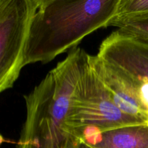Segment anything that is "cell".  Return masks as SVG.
Here are the masks:
<instances>
[{
	"label": "cell",
	"instance_id": "1",
	"mask_svg": "<svg viewBox=\"0 0 148 148\" xmlns=\"http://www.w3.org/2000/svg\"><path fill=\"white\" fill-rule=\"evenodd\" d=\"M84 52L79 48L72 49L24 95L26 119L17 148H75L79 144L69 119Z\"/></svg>",
	"mask_w": 148,
	"mask_h": 148
},
{
	"label": "cell",
	"instance_id": "5",
	"mask_svg": "<svg viewBox=\"0 0 148 148\" xmlns=\"http://www.w3.org/2000/svg\"><path fill=\"white\" fill-rule=\"evenodd\" d=\"M97 56L130 85L148 84V40L117 30L102 42Z\"/></svg>",
	"mask_w": 148,
	"mask_h": 148
},
{
	"label": "cell",
	"instance_id": "7",
	"mask_svg": "<svg viewBox=\"0 0 148 148\" xmlns=\"http://www.w3.org/2000/svg\"><path fill=\"white\" fill-rule=\"evenodd\" d=\"M79 143L88 148H148V124L86 132L81 134Z\"/></svg>",
	"mask_w": 148,
	"mask_h": 148
},
{
	"label": "cell",
	"instance_id": "6",
	"mask_svg": "<svg viewBox=\"0 0 148 148\" xmlns=\"http://www.w3.org/2000/svg\"><path fill=\"white\" fill-rule=\"evenodd\" d=\"M95 71L115 105L124 114L148 124V116L131 87L98 56H92Z\"/></svg>",
	"mask_w": 148,
	"mask_h": 148
},
{
	"label": "cell",
	"instance_id": "8",
	"mask_svg": "<svg viewBox=\"0 0 148 148\" xmlns=\"http://www.w3.org/2000/svg\"><path fill=\"white\" fill-rule=\"evenodd\" d=\"M117 27L122 33L148 40V14L124 22Z\"/></svg>",
	"mask_w": 148,
	"mask_h": 148
},
{
	"label": "cell",
	"instance_id": "3",
	"mask_svg": "<svg viewBox=\"0 0 148 148\" xmlns=\"http://www.w3.org/2000/svg\"><path fill=\"white\" fill-rule=\"evenodd\" d=\"M140 124L146 123L124 114L115 105L95 71L91 55L84 52L69 119L79 141L81 134L86 132H106Z\"/></svg>",
	"mask_w": 148,
	"mask_h": 148
},
{
	"label": "cell",
	"instance_id": "10",
	"mask_svg": "<svg viewBox=\"0 0 148 148\" xmlns=\"http://www.w3.org/2000/svg\"><path fill=\"white\" fill-rule=\"evenodd\" d=\"M75 148H79V147H78V145H77V147H75Z\"/></svg>",
	"mask_w": 148,
	"mask_h": 148
},
{
	"label": "cell",
	"instance_id": "2",
	"mask_svg": "<svg viewBox=\"0 0 148 148\" xmlns=\"http://www.w3.org/2000/svg\"><path fill=\"white\" fill-rule=\"evenodd\" d=\"M119 0H40L30 24L25 66L48 63L108 24Z\"/></svg>",
	"mask_w": 148,
	"mask_h": 148
},
{
	"label": "cell",
	"instance_id": "9",
	"mask_svg": "<svg viewBox=\"0 0 148 148\" xmlns=\"http://www.w3.org/2000/svg\"><path fill=\"white\" fill-rule=\"evenodd\" d=\"M78 147L79 148H88L87 147H85V145H83L80 144V143H79V144H78Z\"/></svg>",
	"mask_w": 148,
	"mask_h": 148
},
{
	"label": "cell",
	"instance_id": "4",
	"mask_svg": "<svg viewBox=\"0 0 148 148\" xmlns=\"http://www.w3.org/2000/svg\"><path fill=\"white\" fill-rule=\"evenodd\" d=\"M40 0H0V92L12 88L25 66L30 24Z\"/></svg>",
	"mask_w": 148,
	"mask_h": 148
}]
</instances>
